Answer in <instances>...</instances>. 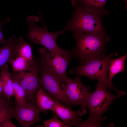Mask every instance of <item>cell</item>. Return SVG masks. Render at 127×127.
<instances>
[{"label":"cell","instance_id":"1","mask_svg":"<svg viewBox=\"0 0 127 127\" xmlns=\"http://www.w3.org/2000/svg\"><path fill=\"white\" fill-rule=\"evenodd\" d=\"M73 36L76 45L71 51L74 57L79 60L80 64L105 56L106 45L110 40L106 32L97 34L81 32L73 34Z\"/></svg>","mask_w":127,"mask_h":127},{"label":"cell","instance_id":"2","mask_svg":"<svg viewBox=\"0 0 127 127\" xmlns=\"http://www.w3.org/2000/svg\"><path fill=\"white\" fill-rule=\"evenodd\" d=\"M73 5L75 8L72 16L62 30L63 34L69 30L73 34L84 32L97 34L105 32L101 18L103 13L80 5Z\"/></svg>","mask_w":127,"mask_h":127},{"label":"cell","instance_id":"3","mask_svg":"<svg viewBox=\"0 0 127 127\" xmlns=\"http://www.w3.org/2000/svg\"><path fill=\"white\" fill-rule=\"evenodd\" d=\"M95 86V90L89 93L84 104V107H87L90 112L88 119L85 121L89 126H100L101 123L107 117H102V114L107 111L114 99L125 94L113 95L107 90L108 86L100 81H98Z\"/></svg>","mask_w":127,"mask_h":127},{"label":"cell","instance_id":"4","mask_svg":"<svg viewBox=\"0 0 127 127\" xmlns=\"http://www.w3.org/2000/svg\"><path fill=\"white\" fill-rule=\"evenodd\" d=\"M40 20L36 16H29L26 20L28 26V31L26 35L28 39L33 42L34 44L42 45L49 51L62 54L67 50L62 49L57 45L56 42L58 36L63 34L62 30L54 32H50L47 30L45 25L42 28L37 23Z\"/></svg>","mask_w":127,"mask_h":127},{"label":"cell","instance_id":"5","mask_svg":"<svg viewBox=\"0 0 127 127\" xmlns=\"http://www.w3.org/2000/svg\"><path fill=\"white\" fill-rule=\"evenodd\" d=\"M116 54L111 53L108 55L101 58H97L90 60L80 64L73 70H70L69 73L75 74L80 76H86L91 80H97L106 84L109 89H114L118 93L108 79L107 74L109 71V62L111 58Z\"/></svg>","mask_w":127,"mask_h":127},{"label":"cell","instance_id":"6","mask_svg":"<svg viewBox=\"0 0 127 127\" xmlns=\"http://www.w3.org/2000/svg\"><path fill=\"white\" fill-rule=\"evenodd\" d=\"M37 52L40 57L38 61L47 66L62 83L65 84L68 77L67 69L71 61L74 58L71 51L62 54L51 52L45 47L39 48Z\"/></svg>","mask_w":127,"mask_h":127},{"label":"cell","instance_id":"7","mask_svg":"<svg viewBox=\"0 0 127 127\" xmlns=\"http://www.w3.org/2000/svg\"><path fill=\"white\" fill-rule=\"evenodd\" d=\"M38 62L40 74V87L52 97L71 108L70 101L60 86V81L45 65Z\"/></svg>","mask_w":127,"mask_h":127},{"label":"cell","instance_id":"8","mask_svg":"<svg viewBox=\"0 0 127 127\" xmlns=\"http://www.w3.org/2000/svg\"><path fill=\"white\" fill-rule=\"evenodd\" d=\"M39 65L37 60H34L29 67L24 71L10 73L24 89L28 102L35 101L36 92L40 87Z\"/></svg>","mask_w":127,"mask_h":127},{"label":"cell","instance_id":"9","mask_svg":"<svg viewBox=\"0 0 127 127\" xmlns=\"http://www.w3.org/2000/svg\"><path fill=\"white\" fill-rule=\"evenodd\" d=\"M65 84L62 83L61 87L65 95L69 100L71 105H79L81 107L85 108L84 103L91 88L83 84L77 75L74 79L68 77Z\"/></svg>","mask_w":127,"mask_h":127},{"label":"cell","instance_id":"10","mask_svg":"<svg viewBox=\"0 0 127 127\" xmlns=\"http://www.w3.org/2000/svg\"><path fill=\"white\" fill-rule=\"evenodd\" d=\"M13 107V117L16 119L22 127H30L41 120L40 110L35 105V101H31L23 105L15 102Z\"/></svg>","mask_w":127,"mask_h":127},{"label":"cell","instance_id":"11","mask_svg":"<svg viewBox=\"0 0 127 127\" xmlns=\"http://www.w3.org/2000/svg\"><path fill=\"white\" fill-rule=\"evenodd\" d=\"M51 111L62 120V122L67 127H71L70 123L82 121L78 119V116H81L87 112L85 108L81 107L78 110L73 111L60 102L57 101L53 106Z\"/></svg>","mask_w":127,"mask_h":127},{"label":"cell","instance_id":"12","mask_svg":"<svg viewBox=\"0 0 127 127\" xmlns=\"http://www.w3.org/2000/svg\"><path fill=\"white\" fill-rule=\"evenodd\" d=\"M18 42V39L13 35L8 40L7 44L0 48V69L3 66L8 64L14 57Z\"/></svg>","mask_w":127,"mask_h":127},{"label":"cell","instance_id":"13","mask_svg":"<svg viewBox=\"0 0 127 127\" xmlns=\"http://www.w3.org/2000/svg\"><path fill=\"white\" fill-rule=\"evenodd\" d=\"M57 101L45 92L40 87L36 95L35 103L42 112L47 114L51 111L53 105Z\"/></svg>","mask_w":127,"mask_h":127},{"label":"cell","instance_id":"14","mask_svg":"<svg viewBox=\"0 0 127 127\" xmlns=\"http://www.w3.org/2000/svg\"><path fill=\"white\" fill-rule=\"evenodd\" d=\"M0 81L3 87V94L10 101L11 97L15 96L10 73L7 64L3 66L0 69Z\"/></svg>","mask_w":127,"mask_h":127},{"label":"cell","instance_id":"15","mask_svg":"<svg viewBox=\"0 0 127 127\" xmlns=\"http://www.w3.org/2000/svg\"><path fill=\"white\" fill-rule=\"evenodd\" d=\"M18 39V42L15 48L14 56L22 57L32 62L34 59L32 48L34 44H30L25 42L22 37H19Z\"/></svg>","mask_w":127,"mask_h":127},{"label":"cell","instance_id":"16","mask_svg":"<svg viewBox=\"0 0 127 127\" xmlns=\"http://www.w3.org/2000/svg\"><path fill=\"white\" fill-rule=\"evenodd\" d=\"M127 57V54H126L119 58L110 60L109 62V72L107 78L110 83H112V79L116 74L125 71L124 63Z\"/></svg>","mask_w":127,"mask_h":127},{"label":"cell","instance_id":"17","mask_svg":"<svg viewBox=\"0 0 127 127\" xmlns=\"http://www.w3.org/2000/svg\"><path fill=\"white\" fill-rule=\"evenodd\" d=\"M107 0H72L73 5L78 4L104 13L103 7Z\"/></svg>","mask_w":127,"mask_h":127},{"label":"cell","instance_id":"18","mask_svg":"<svg viewBox=\"0 0 127 127\" xmlns=\"http://www.w3.org/2000/svg\"><path fill=\"white\" fill-rule=\"evenodd\" d=\"M12 81L15 102L20 105H23L28 102L26 97L25 90L17 80L10 75Z\"/></svg>","mask_w":127,"mask_h":127},{"label":"cell","instance_id":"19","mask_svg":"<svg viewBox=\"0 0 127 127\" xmlns=\"http://www.w3.org/2000/svg\"><path fill=\"white\" fill-rule=\"evenodd\" d=\"M32 62L22 57L14 56L8 64L11 65L14 72H19L26 70Z\"/></svg>","mask_w":127,"mask_h":127},{"label":"cell","instance_id":"20","mask_svg":"<svg viewBox=\"0 0 127 127\" xmlns=\"http://www.w3.org/2000/svg\"><path fill=\"white\" fill-rule=\"evenodd\" d=\"M11 104L6 105L0 108V127H2L3 124L6 120L13 118V106Z\"/></svg>","mask_w":127,"mask_h":127},{"label":"cell","instance_id":"21","mask_svg":"<svg viewBox=\"0 0 127 127\" xmlns=\"http://www.w3.org/2000/svg\"><path fill=\"white\" fill-rule=\"evenodd\" d=\"M53 117L51 119L43 121L45 127H67L61 122L57 116L54 113H53Z\"/></svg>","mask_w":127,"mask_h":127},{"label":"cell","instance_id":"22","mask_svg":"<svg viewBox=\"0 0 127 127\" xmlns=\"http://www.w3.org/2000/svg\"><path fill=\"white\" fill-rule=\"evenodd\" d=\"M12 104L10 101L5 97L3 94L0 97V108L6 105Z\"/></svg>","mask_w":127,"mask_h":127},{"label":"cell","instance_id":"23","mask_svg":"<svg viewBox=\"0 0 127 127\" xmlns=\"http://www.w3.org/2000/svg\"><path fill=\"white\" fill-rule=\"evenodd\" d=\"M0 22V44H5L8 43V40H7L4 37L1 30L2 24Z\"/></svg>","mask_w":127,"mask_h":127},{"label":"cell","instance_id":"24","mask_svg":"<svg viewBox=\"0 0 127 127\" xmlns=\"http://www.w3.org/2000/svg\"><path fill=\"white\" fill-rule=\"evenodd\" d=\"M10 119H8L5 121L3 124L2 127H16V126L10 120Z\"/></svg>","mask_w":127,"mask_h":127},{"label":"cell","instance_id":"25","mask_svg":"<svg viewBox=\"0 0 127 127\" xmlns=\"http://www.w3.org/2000/svg\"><path fill=\"white\" fill-rule=\"evenodd\" d=\"M3 94V88L2 84L0 81V97Z\"/></svg>","mask_w":127,"mask_h":127},{"label":"cell","instance_id":"26","mask_svg":"<svg viewBox=\"0 0 127 127\" xmlns=\"http://www.w3.org/2000/svg\"><path fill=\"white\" fill-rule=\"evenodd\" d=\"M125 2L126 3V4H127V0H124Z\"/></svg>","mask_w":127,"mask_h":127}]
</instances>
